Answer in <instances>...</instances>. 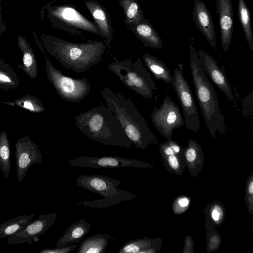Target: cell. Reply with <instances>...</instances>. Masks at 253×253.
Returning a JSON list of instances; mask_svg holds the SVG:
<instances>
[{"label":"cell","instance_id":"cell-22","mask_svg":"<svg viewBox=\"0 0 253 253\" xmlns=\"http://www.w3.org/2000/svg\"><path fill=\"white\" fill-rule=\"evenodd\" d=\"M17 42L23 53V70L30 79H36L38 76V67L35 53L24 37L18 35Z\"/></svg>","mask_w":253,"mask_h":253},{"label":"cell","instance_id":"cell-11","mask_svg":"<svg viewBox=\"0 0 253 253\" xmlns=\"http://www.w3.org/2000/svg\"><path fill=\"white\" fill-rule=\"evenodd\" d=\"M70 166L81 168L117 169L120 168H151L152 166L137 159H127L118 156H80L68 161Z\"/></svg>","mask_w":253,"mask_h":253},{"label":"cell","instance_id":"cell-5","mask_svg":"<svg viewBox=\"0 0 253 253\" xmlns=\"http://www.w3.org/2000/svg\"><path fill=\"white\" fill-rule=\"evenodd\" d=\"M121 184L119 180L100 175H83L76 178V185L88 191L98 194L103 198L81 201L76 203L78 206L91 208H104L132 200L136 195L126 190L118 188Z\"/></svg>","mask_w":253,"mask_h":253},{"label":"cell","instance_id":"cell-16","mask_svg":"<svg viewBox=\"0 0 253 253\" xmlns=\"http://www.w3.org/2000/svg\"><path fill=\"white\" fill-rule=\"evenodd\" d=\"M192 16L196 26L212 48L216 46L215 34L211 16L202 0H195Z\"/></svg>","mask_w":253,"mask_h":253},{"label":"cell","instance_id":"cell-34","mask_svg":"<svg viewBox=\"0 0 253 253\" xmlns=\"http://www.w3.org/2000/svg\"><path fill=\"white\" fill-rule=\"evenodd\" d=\"M210 210L211 217L213 221L216 224L221 223L224 216V211L222 206L215 203L212 205Z\"/></svg>","mask_w":253,"mask_h":253},{"label":"cell","instance_id":"cell-2","mask_svg":"<svg viewBox=\"0 0 253 253\" xmlns=\"http://www.w3.org/2000/svg\"><path fill=\"white\" fill-rule=\"evenodd\" d=\"M101 94L137 148L147 149L149 145L158 144L156 137L130 98L127 99L121 93L107 87L101 90Z\"/></svg>","mask_w":253,"mask_h":253},{"label":"cell","instance_id":"cell-43","mask_svg":"<svg viewBox=\"0 0 253 253\" xmlns=\"http://www.w3.org/2000/svg\"><path fill=\"white\" fill-rule=\"evenodd\" d=\"M2 33H3L2 32H0V37H1V34H2Z\"/></svg>","mask_w":253,"mask_h":253},{"label":"cell","instance_id":"cell-39","mask_svg":"<svg viewBox=\"0 0 253 253\" xmlns=\"http://www.w3.org/2000/svg\"><path fill=\"white\" fill-rule=\"evenodd\" d=\"M245 200L248 207V211L252 214L253 212V195H246Z\"/></svg>","mask_w":253,"mask_h":253},{"label":"cell","instance_id":"cell-35","mask_svg":"<svg viewBox=\"0 0 253 253\" xmlns=\"http://www.w3.org/2000/svg\"><path fill=\"white\" fill-rule=\"evenodd\" d=\"M78 244H69L63 247H56L54 249H44L40 251V253H70L74 251Z\"/></svg>","mask_w":253,"mask_h":253},{"label":"cell","instance_id":"cell-30","mask_svg":"<svg viewBox=\"0 0 253 253\" xmlns=\"http://www.w3.org/2000/svg\"><path fill=\"white\" fill-rule=\"evenodd\" d=\"M161 157L165 168L169 172L177 175L183 174L186 167L183 151L179 154Z\"/></svg>","mask_w":253,"mask_h":253},{"label":"cell","instance_id":"cell-40","mask_svg":"<svg viewBox=\"0 0 253 253\" xmlns=\"http://www.w3.org/2000/svg\"><path fill=\"white\" fill-rule=\"evenodd\" d=\"M33 35H34V39H35V41L36 42V43H37V45L39 46V47L40 48V50H41V51L42 52V53L44 54V55L45 56L46 54H45V52L44 50V48H43V45H42V44L41 43V42L40 41V40H39V39L38 38L35 31L33 30Z\"/></svg>","mask_w":253,"mask_h":253},{"label":"cell","instance_id":"cell-44","mask_svg":"<svg viewBox=\"0 0 253 253\" xmlns=\"http://www.w3.org/2000/svg\"><path fill=\"white\" fill-rule=\"evenodd\" d=\"M0 253H1V252L0 251Z\"/></svg>","mask_w":253,"mask_h":253},{"label":"cell","instance_id":"cell-37","mask_svg":"<svg viewBox=\"0 0 253 253\" xmlns=\"http://www.w3.org/2000/svg\"><path fill=\"white\" fill-rule=\"evenodd\" d=\"M193 241L191 236H187L185 239V246L183 253H193Z\"/></svg>","mask_w":253,"mask_h":253},{"label":"cell","instance_id":"cell-23","mask_svg":"<svg viewBox=\"0 0 253 253\" xmlns=\"http://www.w3.org/2000/svg\"><path fill=\"white\" fill-rule=\"evenodd\" d=\"M111 240L115 239L107 234L90 236L82 241L77 253H105Z\"/></svg>","mask_w":253,"mask_h":253},{"label":"cell","instance_id":"cell-24","mask_svg":"<svg viewBox=\"0 0 253 253\" xmlns=\"http://www.w3.org/2000/svg\"><path fill=\"white\" fill-rule=\"evenodd\" d=\"M142 57L146 66L157 80H162L168 84H171L172 76L163 61L148 53L143 54Z\"/></svg>","mask_w":253,"mask_h":253},{"label":"cell","instance_id":"cell-21","mask_svg":"<svg viewBox=\"0 0 253 253\" xmlns=\"http://www.w3.org/2000/svg\"><path fill=\"white\" fill-rule=\"evenodd\" d=\"M91 225L81 219L70 225L56 244V247H63L80 242L90 230Z\"/></svg>","mask_w":253,"mask_h":253},{"label":"cell","instance_id":"cell-12","mask_svg":"<svg viewBox=\"0 0 253 253\" xmlns=\"http://www.w3.org/2000/svg\"><path fill=\"white\" fill-rule=\"evenodd\" d=\"M14 146L16 175L21 183L30 167L42 164V156L38 146L28 136L18 139Z\"/></svg>","mask_w":253,"mask_h":253},{"label":"cell","instance_id":"cell-9","mask_svg":"<svg viewBox=\"0 0 253 253\" xmlns=\"http://www.w3.org/2000/svg\"><path fill=\"white\" fill-rule=\"evenodd\" d=\"M182 107L186 127L195 133L200 129L198 108L190 86L185 79L182 71L175 68L171 83Z\"/></svg>","mask_w":253,"mask_h":253},{"label":"cell","instance_id":"cell-32","mask_svg":"<svg viewBox=\"0 0 253 253\" xmlns=\"http://www.w3.org/2000/svg\"><path fill=\"white\" fill-rule=\"evenodd\" d=\"M190 204V199L186 196H180L173 202L172 210L173 212L176 214H179L185 212Z\"/></svg>","mask_w":253,"mask_h":253},{"label":"cell","instance_id":"cell-41","mask_svg":"<svg viewBox=\"0 0 253 253\" xmlns=\"http://www.w3.org/2000/svg\"><path fill=\"white\" fill-rule=\"evenodd\" d=\"M6 30V26L2 20L1 12H0V32L3 33Z\"/></svg>","mask_w":253,"mask_h":253},{"label":"cell","instance_id":"cell-6","mask_svg":"<svg viewBox=\"0 0 253 253\" xmlns=\"http://www.w3.org/2000/svg\"><path fill=\"white\" fill-rule=\"evenodd\" d=\"M108 70L115 74L125 86L141 97L150 99L157 88L151 73L143 65L140 58L133 63L130 58L119 60L107 65Z\"/></svg>","mask_w":253,"mask_h":253},{"label":"cell","instance_id":"cell-27","mask_svg":"<svg viewBox=\"0 0 253 253\" xmlns=\"http://www.w3.org/2000/svg\"><path fill=\"white\" fill-rule=\"evenodd\" d=\"M238 15L248 42L250 50L253 51V34L251 27L250 10L244 0H238Z\"/></svg>","mask_w":253,"mask_h":253},{"label":"cell","instance_id":"cell-17","mask_svg":"<svg viewBox=\"0 0 253 253\" xmlns=\"http://www.w3.org/2000/svg\"><path fill=\"white\" fill-rule=\"evenodd\" d=\"M84 4L94 21V23L101 33L106 44L110 46L113 37V28L109 15L105 7L96 0H88Z\"/></svg>","mask_w":253,"mask_h":253},{"label":"cell","instance_id":"cell-19","mask_svg":"<svg viewBox=\"0 0 253 253\" xmlns=\"http://www.w3.org/2000/svg\"><path fill=\"white\" fill-rule=\"evenodd\" d=\"M183 153L186 167L190 174L196 177L204 164L205 157L201 145L194 140L189 139Z\"/></svg>","mask_w":253,"mask_h":253},{"label":"cell","instance_id":"cell-3","mask_svg":"<svg viewBox=\"0 0 253 253\" xmlns=\"http://www.w3.org/2000/svg\"><path fill=\"white\" fill-rule=\"evenodd\" d=\"M75 123L83 134L101 144L128 148L133 144L116 115L105 106L80 113L75 117Z\"/></svg>","mask_w":253,"mask_h":253},{"label":"cell","instance_id":"cell-38","mask_svg":"<svg viewBox=\"0 0 253 253\" xmlns=\"http://www.w3.org/2000/svg\"><path fill=\"white\" fill-rule=\"evenodd\" d=\"M246 195H253V172L249 177L246 187Z\"/></svg>","mask_w":253,"mask_h":253},{"label":"cell","instance_id":"cell-25","mask_svg":"<svg viewBox=\"0 0 253 253\" xmlns=\"http://www.w3.org/2000/svg\"><path fill=\"white\" fill-rule=\"evenodd\" d=\"M123 10L124 22L127 26L145 19L143 11L137 0H118Z\"/></svg>","mask_w":253,"mask_h":253},{"label":"cell","instance_id":"cell-1","mask_svg":"<svg viewBox=\"0 0 253 253\" xmlns=\"http://www.w3.org/2000/svg\"><path fill=\"white\" fill-rule=\"evenodd\" d=\"M46 51L67 69L76 73L89 70L98 64L106 50L103 41L88 40L86 42L75 43L52 35L40 36Z\"/></svg>","mask_w":253,"mask_h":253},{"label":"cell","instance_id":"cell-33","mask_svg":"<svg viewBox=\"0 0 253 253\" xmlns=\"http://www.w3.org/2000/svg\"><path fill=\"white\" fill-rule=\"evenodd\" d=\"M208 247L207 250L209 253L212 252L216 250L221 243V237L217 232L213 230V232L210 234L208 233Z\"/></svg>","mask_w":253,"mask_h":253},{"label":"cell","instance_id":"cell-29","mask_svg":"<svg viewBox=\"0 0 253 253\" xmlns=\"http://www.w3.org/2000/svg\"><path fill=\"white\" fill-rule=\"evenodd\" d=\"M0 103L12 106L19 107L34 113L42 112L46 110L39 98L30 94L17 98L14 101H0Z\"/></svg>","mask_w":253,"mask_h":253},{"label":"cell","instance_id":"cell-10","mask_svg":"<svg viewBox=\"0 0 253 253\" xmlns=\"http://www.w3.org/2000/svg\"><path fill=\"white\" fill-rule=\"evenodd\" d=\"M151 119L157 130L166 139H172L173 130L185 124L179 107L168 94L160 106L154 108Z\"/></svg>","mask_w":253,"mask_h":253},{"label":"cell","instance_id":"cell-14","mask_svg":"<svg viewBox=\"0 0 253 253\" xmlns=\"http://www.w3.org/2000/svg\"><path fill=\"white\" fill-rule=\"evenodd\" d=\"M200 63L204 72L210 77L217 88L222 91L227 98L232 101L233 94L230 84L223 66L220 68L216 61L202 49L197 51Z\"/></svg>","mask_w":253,"mask_h":253},{"label":"cell","instance_id":"cell-20","mask_svg":"<svg viewBox=\"0 0 253 253\" xmlns=\"http://www.w3.org/2000/svg\"><path fill=\"white\" fill-rule=\"evenodd\" d=\"M162 239L148 237L128 241L119 249L118 253H156L161 247Z\"/></svg>","mask_w":253,"mask_h":253},{"label":"cell","instance_id":"cell-8","mask_svg":"<svg viewBox=\"0 0 253 253\" xmlns=\"http://www.w3.org/2000/svg\"><path fill=\"white\" fill-rule=\"evenodd\" d=\"M46 77L64 100L78 102L89 93L91 85L87 77L74 79L64 75L45 56Z\"/></svg>","mask_w":253,"mask_h":253},{"label":"cell","instance_id":"cell-26","mask_svg":"<svg viewBox=\"0 0 253 253\" xmlns=\"http://www.w3.org/2000/svg\"><path fill=\"white\" fill-rule=\"evenodd\" d=\"M35 216V214L21 215L0 224V239L8 237L25 227Z\"/></svg>","mask_w":253,"mask_h":253},{"label":"cell","instance_id":"cell-4","mask_svg":"<svg viewBox=\"0 0 253 253\" xmlns=\"http://www.w3.org/2000/svg\"><path fill=\"white\" fill-rule=\"evenodd\" d=\"M190 68L195 92L207 128L212 138L218 131L223 135L226 130L225 119L220 112L217 95L199 62L194 39L189 41Z\"/></svg>","mask_w":253,"mask_h":253},{"label":"cell","instance_id":"cell-28","mask_svg":"<svg viewBox=\"0 0 253 253\" xmlns=\"http://www.w3.org/2000/svg\"><path fill=\"white\" fill-rule=\"evenodd\" d=\"M11 168V152L8 136L5 131L0 132V169L5 178H9Z\"/></svg>","mask_w":253,"mask_h":253},{"label":"cell","instance_id":"cell-13","mask_svg":"<svg viewBox=\"0 0 253 253\" xmlns=\"http://www.w3.org/2000/svg\"><path fill=\"white\" fill-rule=\"evenodd\" d=\"M57 214L52 212L41 214L38 218L31 220L23 229L8 236L9 245L28 243L31 245L33 241L38 242L39 236L45 233L55 222Z\"/></svg>","mask_w":253,"mask_h":253},{"label":"cell","instance_id":"cell-31","mask_svg":"<svg viewBox=\"0 0 253 253\" xmlns=\"http://www.w3.org/2000/svg\"><path fill=\"white\" fill-rule=\"evenodd\" d=\"M159 149L161 156L179 154L183 149L179 143L172 139H167L165 142L161 143Z\"/></svg>","mask_w":253,"mask_h":253},{"label":"cell","instance_id":"cell-7","mask_svg":"<svg viewBox=\"0 0 253 253\" xmlns=\"http://www.w3.org/2000/svg\"><path fill=\"white\" fill-rule=\"evenodd\" d=\"M48 3L42 7L41 20L45 16L52 27L80 37L84 32H90L101 37L94 23L86 19L70 5H52Z\"/></svg>","mask_w":253,"mask_h":253},{"label":"cell","instance_id":"cell-42","mask_svg":"<svg viewBox=\"0 0 253 253\" xmlns=\"http://www.w3.org/2000/svg\"><path fill=\"white\" fill-rule=\"evenodd\" d=\"M1 9H2L1 6L0 4V12H1Z\"/></svg>","mask_w":253,"mask_h":253},{"label":"cell","instance_id":"cell-18","mask_svg":"<svg viewBox=\"0 0 253 253\" xmlns=\"http://www.w3.org/2000/svg\"><path fill=\"white\" fill-rule=\"evenodd\" d=\"M127 28L133 32L145 47L158 49L162 48L163 43L161 37L147 19L128 25Z\"/></svg>","mask_w":253,"mask_h":253},{"label":"cell","instance_id":"cell-15","mask_svg":"<svg viewBox=\"0 0 253 253\" xmlns=\"http://www.w3.org/2000/svg\"><path fill=\"white\" fill-rule=\"evenodd\" d=\"M221 45L224 52L230 47L234 29V17L231 0H216Z\"/></svg>","mask_w":253,"mask_h":253},{"label":"cell","instance_id":"cell-36","mask_svg":"<svg viewBox=\"0 0 253 253\" xmlns=\"http://www.w3.org/2000/svg\"><path fill=\"white\" fill-rule=\"evenodd\" d=\"M0 85L5 87H13L16 86V83L7 73L0 70Z\"/></svg>","mask_w":253,"mask_h":253}]
</instances>
